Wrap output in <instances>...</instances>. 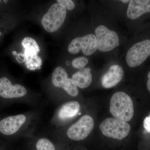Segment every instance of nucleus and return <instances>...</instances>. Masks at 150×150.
Masks as SVG:
<instances>
[{"label": "nucleus", "instance_id": "obj_1", "mask_svg": "<svg viewBox=\"0 0 150 150\" xmlns=\"http://www.w3.org/2000/svg\"><path fill=\"white\" fill-rule=\"evenodd\" d=\"M110 111L114 118L128 122L134 115V107L131 98L125 92H117L110 100Z\"/></svg>", "mask_w": 150, "mask_h": 150}, {"label": "nucleus", "instance_id": "obj_2", "mask_svg": "<svg viewBox=\"0 0 150 150\" xmlns=\"http://www.w3.org/2000/svg\"><path fill=\"white\" fill-rule=\"evenodd\" d=\"M100 129L105 137L122 140L129 135L131 126L126 121L115 118H108L100 123Z\"/></svg>", "mask_w": 150, "mask_h": 150}, {"label": "nucleus", "instance_id": "obj_3", "mask_svg": "<svg viewBox=\"0 0 150 150\" xmlns=\"http://www.w3.org/2000/svg\"><path fill=\"white\" fill-rule=\"evenodd\" d=\"M67 13V9L62 5L54 4L42 18L41 24L43 28L49 33L57 31L64 22Z\"/></svg>", "mask_w": 150, "mask_h": 150}, {"label": "nucleus", "instance_id": "obj_4", "mask_svg": "<svg viewBox=\"0 0 150 150\" xmlns=\"http://www.w3.org/2000/svg\"><path fill=\"white\" fill-rule=\"evenodd\" d=\"M95 34L98 49L101 52L112 51L119 45V38L117 33L104 25L96 27Z\"/></svg>", "mask_w": 150, "mask_h": 150}, {"label": "nucleus", "instance_id": "obj_5", "mask_svg": "<svg viewBox=\"0 0 150 150\" xmlns=\"http://www.w3.org/2000/svg\"><path fill=\"white\" fill-rule=\"evenodd\" d=\"M150 55V40L135 43L129 48L126 56L129 67L134 68L142 64Z\"/></svg>", "mask_w": 150, "mask_h": 150}, {"label": "nucleus", "instance_id": "obj_6", "mask_svg": "<svg viewBox=\"0 0 150 150\" xmlns=\"http://www.w3.org/2000/svg\"><path fill=\"white\" fill-rule=\"evenodd\" d=\"M93 118L89 115L81 117L67 130V137L71 140L79 141L84 139L88 137L93 129Z\"/></svg>", "mask_w": 150, "mask_h": 150}, {"label": "nucleus", "instance_id": "obj_7", "mask_svg": "<svg viewBox=\"0 0 150 150\" xmlns=\"http://www.w3.org/2000/svg\"><path fill=\"white\" fill-rule=\"evenodd\" d=\"M29 121L26 114L11 115L0 121V132L6 136H11L26 126Z\"/></svg>", "mask_w": 150, "mask_h": 150}, {"label": "nucleus", "instance_id": "obj_8", "mask_svg": "<svg viewBox=\"0 0 150 150\" xmlns=\"http://www.w3.org/2000/svg\"><path fill=\"white\" fill-rule=\"evenodd\" d=\"M27 91L23 86L20 84L13 85L8 79H0V96L4 98L13 99L24 97Z\"/></svg>", "mask_w": 150, "mask_h": 150}, {"label": "nucleus", "instance_id": "obj_9", "mask_svg": "<svg viewBox=\"0 0 150 150\" xmlns=\"http://www.w3.org/2000/svg\"><path fill=\"white\" fill-rule=\"evenodd\" d=\"M81 106L77 101L64 103L57 110L55 115V121L62 122L72 119L80 113Z\"/></svg>", "mask_w": 150, "mask_h": 150}, {"label": "nucleus", "instance_id": "obj_10", "mask_svg": "<svg viewBox=\"0 0 150 150\" xmlns=\"http://www.w3.org/2000/svg\"><path fill=\"white\" fill-rule=\"evenodd\" d=\"M124 75L123 68L118 65H112L101 79V84L105 88L115 86L122 80Z\"/></svg>", "mask_w": 150, "mask_h": 150}, {"label": "nucleus", "instance_id": "obj_11", "mask_svg": "<svg viewBox=\"0 0 150 150\" xmlns=\"http://www.w3.org/2000/svg\"><path fill=\"white\" fill-rule=\"evenodd\" d=\"M150 12V0H131L129 2L127 16L130 19L139 18Z\"/></svg>", "mask_w": 150, "mask_h": 150}, {"label": "nucleus", "instance_id": "obj_12", "mask_svg": "<svg viewBox=\"0 0 150 150\" xmlns=\"http://www.w3.org/2000/svg\"><path fill=\"white\" fill-rule=\"evenodd\" d=\"M90 68L81 69L73 75L72 79L78 87L81 89L86 88L92 81V76Z\"/></svg>", "mask_w": 150, "mask_h": 150}, {"label": "nucleus", "instance_id": "obj_13", "mask_svg": "<svg viewBox=\"0 0 150 150\" xmlns=\"http://www.w3.org/2000/svg\"><path fill=\"white\" fill-rule=\"evenodd\" d=\"M80 47L83 53L86 56H90L93 54L98 49L95 35L89 34L80 37Z\"/></svg>", "mask_w": 150, "mask_h": 150}, {"label": "nucleus", "instance_id": "obj_14", "mask_svg": "<svg viewBox=\"0 0 150 150\" xmlns=\"http://www.w3.org/2000/svg\"><path fill=\"white\" fill-rule=\"evenodd\" d=\"M68 79L67 71L61 67H58L54 69L51 76L53 85L56 87L63 89Z\"/></svg>", "mask_w": 150, "mask_h": 150}, {"label": "nucleus", "instance_id": "obj_15", "mask_svg": "<svg viewBox=\"0 0 150 150\" xmlns=\"http://www.w3.org/2000/svg\"><path fill=\"white\" fill-rule=\"evenodd\" d=\"M22 44L25 49L24 56L38 55L40 48L35 40L30 37H25L22 40Z\"/></svg>", "mask_w": 150, "mask_h": 150}, {"label": "nucleus", "instance_id": "obj_16", "mask_svg": "<svg viewBox=\"0 0 150 150\" xmlns=\"http://www.w3.org/2000/svg\"><path fill=\"white\" fill-rule=\"evenodd\" d=\"M25 57V65L28 69L35 70L42 65V60L37 55H28Z\"/></svg>", "mask_w": 150, "mask_h": 150}, {"label": "nucleus", "instance_id": "obj_17", "mask_svg": "<svg viewBox=\"0 0 150 150\" xmlns=\"http://www.w3.org/2000/svg\"><path fill=\"white\" fill-rule=\"evenodd\" d=\"M63 89L69 95L72 97L77 96L79 94V91L78 86L71 78H68L67 79V83Z\"/></svg>", "mask_w": 150, "mask_h": 150}, {"label": "nucleus", "instance_id": "obj_18", "mask_svg": "<svg viewBox=\"0 0 150 150\" xmlns=\"http://www.w3.org/2000/svg\"><path fill=\"white\" fill-rule=\"evenodd\" d=\"M37 150H56L55 146L50 140L45 138H41L38 140L36 143Z\"/></svg>", "mask_w": 150, "mask_h": 150}, {"label": "nucleus", "instance_id": "obj_19", "mask_svg": "<svg viewBox=\"0 0 150 150\" xmlns=\"http://www.w3.org/2000/svg\"><path fill=\"white\" fill-rule=\"evenodd\" d=\"M88 62V59L86 57H79L73 60L72 64L74 68L81 69L87 64Z\"/></svg>", "mask_w": 150, "mask_h": 150}, {"label": "nucleus", "instance_id": "obj_20", "mask_svg": "<svg viewBox=\"0 0 150 150\" xmlns=\"http://www.w3.org/2000/svg\"><path fill=\"white\" fill-rule=\"evenodd\" d=\"M57 2L68 10H72L75 7L74 3L71 0H57Z\"/></svg>", "mask_w": 150, "mask_h": 150}, {"label": "nucleus", "instance_id": "obj_21", "mask_svg": "<svg viewBox=\"0 0 150 150\" xmlns=\"http://www.w3.org/2000/svg\"><path fill=\"white\" fill-rule=\"evenodd\" d=\"M144 127L147 132L150 133V114L144 120Z\"/></svg>", "mask_w": 150, "mask_h": 150}, {"label": "nucleus", "instance_id": "obj_22", "mask_svg": "<svg viewBox=\"0 0 150 150\" xmlns=\"http://www.w3.org/2000/svg\"><path fill=\"white\" fill-rule=\"evenodd\" d=\"M148 80L147 83V88L148 91L150 93V71L148 73Z\"/></svg>", "mask_w": 150, "mask_h": 150}, {"label": "nucleus", "instance_id": "obj_23", "mask_svg": "<svg viewBox=\"0 0 150 150\" xmlns=\"http://www.w3.org/2000/svg\"><path fill=\"white\" fill-rule=\"evenodd\" d=\"M121 1L123 3L127 4V3H129L130 1H128V0H122V1Z\"/></svg>", "mask_w": 150, "mask_h": 150}, {"label": "nucleus", "instance_id": "obj_24", "mask_svg": "<svg viewBox=\"0 0 150 150\" xmlns=\"http://www.w3.org/2000/svg\"><path fill=\"white\" fill-rule=\"evenodd\" d=\"M66 64L67 66H69L70 64V62L69 61H67V62H66Z\"/></svg>", "mask_w": 150, "mask_h": 150}, {"label": "nucleus", "instance_id": "obj_25", "mask_svg": "<svg viewBox=\"0 0 150 150\" xmlns=\"http://www.w3.org/2000/svg\"><path fill=\"white\" fill-rule=\"evenodd\" d=\"M13 54L14 56H15V55H17V52L16 51H14L13 52Z\"/></svg>", "mask_w": 150, "mask_h": 150}, {"label": "nucleus", "instance_id": "obj_26", "mask_svg": "<svg viewBox=\"0 0 150 150\" xmlns=\"http://www.w3.org/2000/svg\"><path fill=\"white\" fill-rule=\"evenodd\" d=\"M0 35H1V33H0Z\"/></svg>", "mask_w": 150, "mask_h": 150}, {"label": "nucleus", "instance_id": "obj_27", "mask_svg": "<svg viewBox=\"0 0 150 150\" xmlns=\"http://www.w3.org/2000/svg\"><path fill=\"white\" fill-rule=\"evenodd\" d=\"M0 2H1V1H0Z\"/></svg>", "mask_w": 150, "mask_h": 150}]
</instances>
